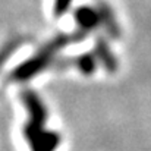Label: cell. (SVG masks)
Segmentation results:
<instances>
[{
	"mask_svg": "<svg viewBox=\"0 0 151 151\" xmlns=\"http://www.w3.org/2000/svg\"><path fill=\"white\" fill-rule=\"evenodd\" d=\"M18 44H19V41L13 40V41H9L4 47H1V49H0V69H1V66L7 62V59L10 57V54L16 50Z\"/></svg>",
	"mask_w": 151,
	"mask_h": 151,
	"instance_id": "obj_3",
	"label": "cell"
},
{
	"mask_svg": "<svg viewBox=\"0 0 151 151\" xmlns=\"http://www.w3.org/2000/svg\"><path fill=\"white\" fill-rule=\"evenodd\" d=\"M25 139L28 141L31 151H56L62 138L54 131H46L44 126H35L27 123L24 128Z\"/></svg>",
	"mask_w": 151,
	"mask_h": 151,
	"instance_id": "obj_1",
	"label": "cell"
},
{
	"mask_svg": "<svg viewBox=\"0 0 151 151\" xmlns=\"http://www.w3.org/2000/svg\"><path fill=\"white\" fill-rule=\"evenodd\" d=\"M21 99L29 113L28 123L35 125V126H44L49 119V111H47L46 104L40 99V96L34 93L32 90H24L21 94Z\"/></svg>",
	"mask_w": 151,
	"mask_h": 151,
	"instance_id": "obj_2",
	"label": "cell"
}]
</instances>
